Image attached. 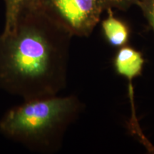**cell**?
Segmentation results:
<instances>
[{
  "label": "cell",
  "instance_id": "52a82bcc",
  "mask_svg": "<svg viewBox=\"0 0 154 154\" xmlns=\"http://www.w3.org/2000/svg\"><path fill=\"white\" fill-rule=\"evenodd\" d=\"M103 10L116 8L120 10H126L133 5H137L140 0H99Z\"/></svg>",
  "mask_w": 154,
  "mask_h": 154
},
{
  "label": "cell",
  "instance_id": "277c9868",
  "mask_svg": "<svg viewBox=\"0 0 154 154\" xmlns=\"http://www.w3.org/2000/svg\"><path fill=\"white\" fill-rule=\"evenodd\" d=\"M113 63L119 74L131 80L141 74L144 59L140 51L125 45L119 48Z\"/></svg>",
  "mask_w": 154,
  "mask_h": 154
},
{
  "label": "cell",
  "instance_id": "9c48e42d",
  "mask_svg": "<svg viewBox=\"0 0 154 154\" xmlns=\"http://www.w3.org/2000/svg\"><path fill=\"white\" fill-rule=\"evenodd\" d=\"M151 151H153V153H154V147H153V149H152Z\"/></svg>",
  "mask_w": 154,
  "mask_h": 154
},
{
  "label": "cell",
  "instance_id": "3957f363",
  "mask_svg": "<svg viewBox=\"0 0 154 154\" xmlns=\"http://www.w3.org/2000/svg\"><path fill=\"white\" fill-rule=\"evenodd\" d=\"M38 7L79 37L91 35L103 11L99 0H41Z\"/></svg>",
  "mask_w": 154,
  "mask_h": 154
},
{
  "label": "cell",
  "instance_id": "6da1fadb",
  "mask_svg": "<svg viewBox=\"0 0 154 154\" xmlns=\"http://www.w3.org/2000/svg\"><path fill=\"white\" fill-rule=\"evenodd\" d=\"M73 35L40 7L0 34V88L23 101L58 95L67 84Z\"/></svg>",
  "mask_w": 154,
  "mask_h": 154
},
{
  "label": "cell",
  "instance_id": "8992f818",
  "mask_svg": "<svg viewBox=\"0 0 154 154\" xmlns=\"http://www.w3.org/2000/svg\"><path fill=\"white\" fill-rule=\"evenodd\" d=\"M41 0H4L5 24L2 33L8 34L14 28L19 17L29 9L38 7Z\"/></svg>",
  "mask_w": 154,
  "mask_h": 154
},
{
  "label": "cell",
  "instance_id": "7a4b0ae2",
  "mask_svg": "<svg viewBox=\"0 0 154 154\" xmlns=\"http://www.w3.org/2000/svg\"><path fill=\"white\" fill-rule=\"evenodd\" d=\"M84 108L75 95H55L23 101L0 118V134L41 154L57 153L69 126Z\"/></svg>",
  "mask_w": 154,
  "mask_h": 154
},
{
  "label": "cell",
  "instance_id": "ba28073f",
  "mask_svg": "<svg viewBox=\"0 0 154 154\" xmlns=\"http://www.w3.org/2000/svg\"><path fill=\"white\" fill-rule=\"evenodd\" d=\"M137 5L141 9L154 32V0H140Z\"/></svg>",
  "mask_w": 154,
  "mask_h": 154
},
{
  "label": "cell",
  "instance_id": "5b68a950",
  "mask_svg": "<svg viewBox=\"0 0 154 154\" xmlns=\"http://www.w3.org/2000/svg\"><path fill=\"white\" fill-rule=\"evenodd\" d=\"M108 17L102 22V29L105 38L111 46L115 47H124L128 43L129 30L128 26L113 17L111 9H107Z\"/></svg>",
  "mask_w": 154,
  "mask_h": 154
}]
</instances>
